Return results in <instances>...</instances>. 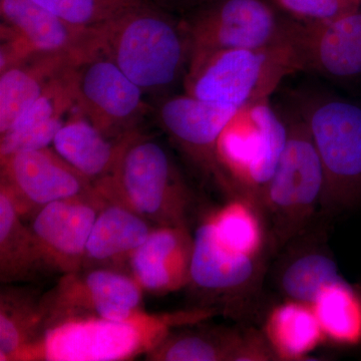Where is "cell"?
<instances>
[{
    "label": "cell",
    "mask_w": 361,
    "mask_h": 361,
    "mask_svg": "<svg viewBox=\"0 0 361 361\" xmlns=\"http://www.w3.org/2000/svg\"><path fill=\"white\" fill-rule=\"evenodd\" d=\"M97 28L102 56L145 94L168 96L184 82L191 44L179 16L146 0Z\"/></svg>",
    "instance_id": "obj_1"
},
{
    "label": "cell",
    "mask_w": 361,
    "mask_h": 361,
    "mask_svg": "<svg viewBox=\"0 0 361 361\" xmlns=\"http://www.w3.org/2000/svg\"><path fill=\"white\" fill-rule=\"evenodd\" d=\"M104 200L121 204L152 224H188L191 191L160 142L135 130L118 140L110 174L94 183Z\"/></svg>",
    "instance_id": "obj_2"
},
{
    "label": "cell",
    "mask_w": 361,
    "mask_h": 361,
    "mask_svg": "<svg viewBox=\"0 0 361 361\" xmlns=\"http://www.w3.org/2000/svg\"><path fill=\"white\" fill-rule=\"evenodd\" d=\"M218 311L209 307L148 314L141 310L125 320H71L54 325L44 332L39 360L118 361L132 360L149 353L171 331L194 326Z\"/></svg>",
    "instance_id": "obj_3"
},
{
    "label": "cell",
    "mask_w": 361,
    "mask_h": 361,
    "mask_svg": "<svg viewBox=\"0 0 361 361\" xmlns=\"http://www.w3.org/2000/svg\"><path fill=\"white\" fill-rule=\"evenodd\" d=\"M288 139L276 170L259 199L272 252L305 233L320 212L324 172L307 126L294 109L284 115Z\"/></svg>",
    "instance_id": "obj_4"
},
{
    "label": "cell",
    "mask_w": 361,
    "mask_h": 361,
    "mask_svg": "<svg viewBox=\"0 0 361 361\" xmlns=\"http://www.w3.org/2000/svg\"><path fill=\"white\" fill-rule=\"evenodd\" d=\"M303 118L324 172L320 212L341 214L361 204V104L334 96H300Z\"/></svg>",
    "instance_id": "obj_5"
},
{
    "label": "cell",
    "mask_w": 361,
    "mask_h": 361,
    "mask_svg": "<svg viewBox=\"0 0 361 361\" xmlns=\"http://www.w3.org/2000/svg\"><path fill=\"white\" fill-rule=\"evenodd\" d=\"M297 71L290 47L284 42L192 59L183 85L190 96L240 109L270 99L283 78Z\"/></svg>",
    "instance_id": "obj_6"
},
{
    "label": "cell",
    "mask_w": 361,
    "mask_h": 361,
    "mask_svg": "<svg viewBox=\"0 0 361 361\" xmlns=\"http://www.w3.org/2000/svg\"><path fill=\"white\" fill-rule=\"evenodd\" d=\"M287 139L285 116L273 108L270 99L238 109L223 130L216 149L224 191L230 197L243 195L259 203Z\"/></svg>",
    "instance_id": "obj_7"
},
{
    "label": "cell",
    "mask_w": 361,
    "mask_h": 361,
    "mask_svg": "<svg viewBox=\"0 0 361 361\" xmlns=\"http://www.w3.org/2000/svg\"><path fill=\"white\" fill-rule=\"evenodd\" d=\"M192 59L283 44L288 16L267 0H214L179 16Z\"/></svg>",
    "instance_id": "obj_8"
},
{
    "label": "cell",
    "mask_w": 361,
    "mask_h": 361,
    "mask_svg": "<svg viewBox=\"0 0 361 361\" xmlns=\"http://www.w3.org/2000/svg\"><path fill=\"white\" fill-rule=\"evenodd\" d=\"M142 289L129 273L82 268L66 273L42 298L45 331L71 320H125L141 311Z\"/></svg>",
    "instance_id": "obj_9"
},
{
    "label": "cell",
    "mask_w": 361,
    "mask_h": 361,
    "mask_svg": "<svg viewBox=\"0 0 361 361\" xmlns=\"http://www.w3.org/2000/svg\"><path fill=\"white\" fill-rule=\"evenodd\" d=\"M264 261L225 243L208 217L193 235L188 287L204 299L201 307L221 313L234 300L254 290L262 277Z\"/></svg>",
    "instance_id": "obj_10"
},
{
    "label": "cell",
    "mask_w": 361,
    "mask_h": 361,
    "mask_svg": "<svg viewBox=\"0 0 361 361\" xmlns=\"http://www.w3.org/2000/svg\"><path fill=\"white\" fill-rule=\"evenodd\" d=\"M144 90L104 56L80 68L77 109L113 141L141 130L151 108Z\"/></svg>",
    "instance_id": "obj_11"
},
{
    "label": "cell",
    "mask_w": 361,
    "mask_h": 361,
    "mask_svg": "<svg viewBox=\"0 0 361 361\" xmlns=\"http://www.w3.org/2000/svg\"><path fill=\"white\" fill-rule=\"evenodd\" d=\"M284 42L298 71L343 84H361V9L323 23L288 18Z\"/></svg>",
    "instance_id": "obj_12"
},
{
    "label": "cell",
    "mask_w": 361,
    "mask_h": 361,
    "mask_svg": "<svg viewBox=\"0 0 361 361\" xmlns=\"http://www.w3.org/2000/svg\"><path fill=\"white\" fill-rule=\"evenodd\" d=\"M1 184L23 216L35 215L52 202L94 193V182L68 163L56 149L20 152L0 158Z\"/></svg>",
    "instance_id": "obj_13"
},
{
    "label": "cell",
    "mask_w": 361,
    "mask_h": 361,
    "mask_svg": "<svg viewBox=\"0 0 361 361\" xmlns=\"http://www.w3.org/2000/svg\"><path fill=\"white\" fill-rule=\"evenodd\" d=\"M155 116L169 139L202 174L224 190L216 149L223 130L238 109L190 94L161 97Z\"/></svg>",
    "instance_id": "obj_14"
},
{
    "label": "cell",
    "mask_w": 361,
    "mask_h": 361,
    "mask_svg": "<svg viewBox=\"0 0 361 361\" xmlns=\"http://www.w3.org/2000/svg\"><path fill=\"white\" fill-rule=\"evenodd\" d=\"M104 203L96 190L52 202L33 215L30 230L52 272L63 275L82 269L92 226Z\"/></svg>",
    "instance_id": "obj_15"
},
{
    "label": "cell",
    "mask_w": 361,
    "mask_h": 361,
    "mask_svg": "<svg viewBox=\"0 0 361 361\" xmlns=\"http://www.w3.org/2000/svg\"><path fill=\"white\" fill-rule=\"evenodd\" d=\"M0 13L32 54H70L85 63L101 54L97 27L73 25L32 0H0Z\"/></svg>",
    "instance_id": "obj_16"
},
{
    "label": "cell",
    "mask_w": 361,
    "mask_h": 361,
    "mask_svg": "<svg viewBox=\"0 0 361 361\" xmlns=\"http://www.w3.org/2000/svg\"><path fill=\"white\" fill-rule=\"evenodd\" d=\"M193 235L188 224L159 226L133 254L129 273L142 291L161 295L188 287Z\"/></svg>",
    "instance_id": "obj_17"
},
{
    "label": "cell",
    "mask_w": 361,
    "mask_h": 361,
    "mask_svg": "<svg viewBox=\"0 0 361 361\" xmlns=\"http://www.w3.org/2000/svg\"><path fill=\"white\" fill-rule=\"evenodd\" d=\"M173 330L149 353L157 361H255L262 350L258 330Z\"/></svg>",
    "instance_id": "obj_18"
},
{
    "label": "cell",
    "mask_w": 361,
    "mask_h": 361,
    "mask_svg": "<svg viewBox=\"0 0 361 361\" xmlns=\"http://www.w3.org/2000/svg\"><path fill=\"white\" fill-rule=\"evenodd\" d=\"M153 229L152 223L139 214L121 204L106 201L92 226L82 268L121 270L123 265L129 268L133 254Z\"/></svg>",
    "instance_id": "obj_19"
},
{
    "label": "cell",
    "mask_w": 361,
    "mask_h": 361,
    "mask_svg": "<svg viewBox=\"0 0 361 361\" xmlns=\"http://www.w3.org/2000/svg\"><path fill=\"white\" fill-rule=\"evenodd\" d=\"M85 61L65 54H39L0 71V135L8 132L18 118L42 94L52 78Z\"/></svg>",
    "instance_id": "obj_20"
},
{
    "label": "cell",
    "mask_w": 361,
    "mask_h": 361,
    "mask_svg": "<svg viewBox=\"0 0 361 361\" xmlns=\"http://www.w3.org/2000/svg\"><path fill=\"white\" fill-rule=\"evenodd\" d=\"M44 323L42 298L4 287L0 295V360H39Z\"/></svg>",
    "instance_id": "obj_21"
},
{
    "label": "cell",
    "mask_w": 361,
    "mask_h": 361,
    "mask_svg": "<svg viewBox=\"0 0 361 361\" xmlns=\"http://www.w3.org/2000/svg\"><path fill=\"white\" fill-rule=\"evenodd\" d=\"M52 272L30 227L0 188V280L4 285L32 281Z\"/></svg>",
    "instance_id": "obj_22"
},
{
    "label": "cell",
    "mask_w": 361,
    "mask_h": 361,
    "mask_svg": "<svg viewBox=\"0 0 361 361\" xmlns=\"http://www.w3.org/2000/svg\"><path fill=\"white\" fill-rule=\"evenodd\" d=\"M52 145L59 155L94 183L110 174L118 156V140L108 139L77 108Z\"/></svg>",
    "instance_id": "obj_23"
},
{
    "label": "cell",
    "mask_w": 361,
    "mask_h": 361,
    "mask_svg": "<svg viewBox=\"0 0 361 361\" xmlns=\"http://www.w3.org/2000/svg\"><path fill=\"white\" fill-rule=\"evenodd\" d=\"M343 279L336 259L326 247L298 246L285 256L277 285L285 299L312 305L323 289Z\"/></svg>",
    "instance_id": "obj_24"
},
{
    "label": "cell",
    "mask_w": 361,
    "mask_h": 361,
    "mask_svg": "<svg viewBox=\"0 0 361 361\" xmlns=\"http://www.w3.org/2000/svg\"><path fill=\"white\" fill-rule=\"evenodd\" d=\"M262 331L278 360H303L325 341L312 305L289 299L271 310Z\"/></svg>",
    "instance_id": "obj_25"
},
{
    "label": "cell",
    "mask_w": 361,
    "mask_h": 361,
    "mask_svg": "<svg viewBox=\"0 0 361 361\" xmlns=\"http://www.w3.org/2000/svg\"><path fill=\"white\" fill-rule=\"evenodd\" d=\"M220 238L240 252L265 258L270 253L269 231L260 204L250 197L235 195L220 210L209 216Z\"/></svg>",
    "instance_id": "obj_26"
},
{
    "label": "cell",
    "mask_w": 361,
    "mask_h": 361,
    "mask_svg": "<svg viewBox=\"0 0 361 361\" xmlns=\"http://www.w3.org/2000/svg\"><path fill=\"white\" fill-rule=\"evenodd\" d=\"M325 341L341 348L361 344V288L345 279L329 285L312 304Z\"/></svg>",
    "instance_id": "obj_27"
},
{
    "label": "cell",
    "mask_w": 361,
    "mask_h": 361,
    "mask_svg": "<svg viewBox=\"0 0 361 361\" xmlns=\"http://www.w3.org/2000/svg\"><path fill=\"white\" fill-rule=\"evenodd\" d=\"M80 66H71L52 78L37 101L18 118L8 132L66 120V116L77 108Z\"/></svg>",
    "instance_id": "obj_28"
},
{
    "label": "cell",
    "mask_w": 361,
    "mask_h": 361,
    "mask_svg": "<svg viewBox=\"0 0 361 361\" xmlns=\"http://www.w3.org/2000/svg\"><path fill=\"white\" fill-rule=\"evenodd\" d=\"M73 25L97 27L146 0H32Z\"/></svg>",
    "instance_id": "obj_29"
},
{
    "label": "cell",
    "mask_w": 361,
    "mask_h": 361,
    "mask_svg": "<svg viewBox=\"0 0 361 361\" xmlns=\"http://www.w3.org/2000/svg\"><path fill=\"white\" fill-rule=\"evenodd\" d=\"M285 16L300 23H323L355 13L361 0H270Z\"/></svg>",
    "instance_id": "obj_30"
},
{
    "label": "cell",
    "mask_w": 361,
    "mask_h": 361,
    "mask_svg": "<svg viewBox=\"0 0 361 361\" xmlns=\"http://www.w3.org/2000/svg\"><path fill=\"white\" fill-rule=\"evenodd\" d=\"M66 120L52 121L30 129L11 130L2 134L0 140V158H6L20 152L47 148L54 142V137Z\"/></svg>",
    "instance_id": "obj_31"
},
{
    "label": "cell",
    "mask_w": 361,
    "mask_h": 361,
    "mask_svg": "<svg viewBox=\"0 0 361 361\" xmlns=\"http://www.w3.org/2000/svg\"><path fill=\"white\" fill-rule=\"evenodd\" d=\"M149 1L169 13L182 16L214 0H149Z\"/></svg>",
    "instance_id": "obj_32"
}]
</instances>
